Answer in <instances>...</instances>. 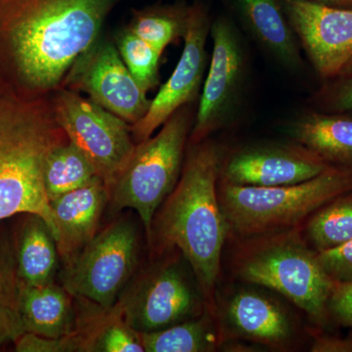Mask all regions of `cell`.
I'll list each match as a JSON object with an SVG mask.
<instances>
[{
	"label": "cell",
	"mask_w": 352,
	"mask_h": 352,
	"mask_svg": "<svg viewBox=\"0 0 352 352\" xmlns=\"http://www.w3.org/2000/svg\"><path fill=\"white\" fill-rule=\"evenodd\" d=\"M314 352H352V339L320 338L312 344Z\"/></svg>",
	"instance_id": "obj_32"
},
{
	"label": "cell",
	"mask_w": 352,
	"mask_h": 352,
	"mask_svg": "<svg viewBox=\"0 0 352 352\" xmlns=\"http://www.w3.org/2000/svg\"><path fill=\"white\" fill-rule=\"evenodd\" d=\"M71 294L54 283L23 287L21 316L25 332L58 339L76 333L78 317Z\"/></svg>",
	"instance_id": "obj_18"
},
{
	"label": "cell",
	"mask_w": 352,
	"mask_h": 352,
	"mask_svg": "<svg viewBox=\"0 0 352 352\" xmlns=\"http://www.w3.org/2000/svg\"><path fill=\"white\" fill-rule=\"evenodd\" d=\"M18 236V270L25 286L54 283L59 252L56 241L45 220L38 214H27Z\"/></svg>",
	"instance_id": "obj_20"
},
{
	"label": "cell",
	"mask_w": 352,
	"mask_h": 352,
	"mask_svg": "<svg viewBox=\"0 0 352 352\" xmlns=\"http://www.w3.org/2000/svg\"><path fill=\"white\" fill-rule=\"evenodd\" d=\"M94 164L85 153L68 140L57 146L46 157L43 183L48 201L85 186L96 177Z\"/></svg>",
	"instance_id": "obj_22"
},
{
	"label": "cell",
	"mask_w": 352,
	"mask_h": 352,
	"mask_svg": "<svg viewBox=\"0 0 352 352\" xmlns=\"http://www.w3.org/2000/svg\"><path fill=\"white\" fill-rule=\"evenodd\" d=\"M68 140L51 99H24L0 91V222L18 214H38L55 236L43 168L50 153Z\"/></svg>",
	"instance_id": "obj_3"
},
{
	"label": "cell",
	"mask_w": 352,
	"mask_h": 352,
	"mask_svg": "<svg viewBox=\"0 0 352 352\" xmlns=\"http://www.w3.org/2000/svg\"><path fill=\"white\" fill-rule=\"evenodd\" d=\"M291 133L331 166L352 170V116L305 113L292 124Z\"/></svg>",
	"instance_id": "obj_19"
},
{
	"label": "cell",
	"mask_w": 352,
	"mask_h": 352,
	"mask_svg": "<svg viewBox=\"0 0 352 352\" xmlns=\"http://www.w3.org/2000/svg\"><path fill=\"white\" fill-rule=\"evenodd\" d=\"M62 87L85 92L131 126L144 117L152 101L132 76L117 46L99 39L78 57Z\"/></svg>",
	"instance_id": "obj_11"
},
{
	"label": "cell",
	"mask_w": 352,
	"mask_h": 352,
	"mask_svg": "<svg viewBox=\"0 0 352 352\" xmlns=\"http://www.w3.org/2000/svg\"><path fill=\"white\" fill-rule=\"evenodd\" d=\"M307 1L323 4V6L352 9V0H307Z\"/></svg>",
	"instance_id": "obj_33"
},
{
	"label": "cell",
	"mask_w": 352,
	"mask_h": 352,
	"mask_svg": "<svg viewBox=\"0 0 352 352\" xmlns=\"http://www.w3.org/2000/svg\"><path fill=\"white\" fill-rule=\"evenodd\" d=\"M307 234L317 252L352 240V191L337 197L312 214Z\"/></svg>",
	"instance_id": "obj_26"
},
{
	"label": "cell",
	"mask_w": 352,
	"mask_h": 352,
	"mask_svg": "<svg viewBox=\"0 0 352 352\" xmlns=\"http://www.w3.org/2000/svg\"><path fill=\"white\" fill-rule=\"evenodd\" d=\"M351 75H352V57L351 59L349 60V63L346 64V66L344 67V69H342V73H340V75L339 76Z\"/></svg>",
	"instance_id": "obj_34"
},
{
	"label": "cell",
	"mask_w": 352,
	"mask_h": 352,
	"mask_svg": "<svg viewBox=\"0 0 352 352\" xmlns=\"http://www.w3.org/2000/svg\"><path fill=\"white\" fill-rule=\"evenodd\" d=\"M203 302L179 263L160 264L116 303L126 323L150 333L195 318Z\"/></svg>",
	"instance_id": "obj_10"
},
{
	"label": "cell",
	"mask_w": 352,
	"mask_h": 352,
	"mask_svg": "<svg viewBox=\"0 0 352 352\" xmlns=\"http://www.w3.org/2000/svg\"><path fill=\"white\" fill-rule=\"evenodd\" d=\"M328 309H331L338 320L352 328V282H335L329 298Z\"/></svg>",
	"instance_id": "obj_31"
},
{
	"label": "cell",
	"mask_w": 352,
	"mask_h": 352,
	"mask_svg": "<svg viewBox=\"0 0 352 352\" xmlns=\"http://www.w3.org/2000/svg\"><path fill=\"white\" fill-rule=\"evenodd\" d=\"M234 265L248 283L277 292L314 320L325 319L335 282L322 267L317 252L302 239L298 227L244 239Z\"/></svg>",
	"instance_id": "obj_5"
},
{
	"label": "cell",
	"mask_w": 352,
	"mask_h": 352,
	"mask_svg": "<svg viewBox=\"0 0 352 352\" xmlns=\"http://www.w3.org/2000/svg\"><path fill=\"white\" fill-rule=\"evenodd\" d=\"M51 103L67 138L85 153L109 187L135 148L131 124L68 88L54 92Z\"/></svg>",
	"instance_id": "obj_9"
},
{
	"label": "cell",
	"mask_w": 352,
	"mask_h": 352,
	"mask_svg": "<svg viewBox=\"0 0 352 352\" xmlns=\"http://www.w3.org/2000/svg\"><path fill=\"white\" fill-rule=\"evenodd\" d=\"M195 113L187 104L164 122L156 135L136 143L129 161L109 185V201L113 208L136 210L148 241L157 210L182 175Z\"/></svg>",
	"instance_id": "obj_6"
},
{
	"label": "cell",
	"mask_w": 352,
	"mask_h": 352,
	"mask_svg": "<svg viewBox=\"0 0 352 352\" xmlns=\"http://www.w3.org/2000/svg\"><path fill=\"white\" fill-rule=\"evenodd\" d=\"M117 0H0V38L18 82L54 94L97 41Z\"/></svg>",
	"instance_id": "obj_1"
},
{
	"label": "cell",
	"mask_w": 352,
	"mask_h": 352,
	"mask_svg": "<svg viewBox=\"0 0 352 352\" xmlns=\"http://www.w3.org/2000/svg\"><path fill=\"white\" fill-rule=\"evenodd\" d=\"M226 319L235 335L271 347L286 346L293 335V326L281 307L254 292L234 296L226 307Z\"/></svg>",
	"instance_id": "obj_17"
},
{
	"label": "cell",
	"mask_w": 352,
	"mask_h": 352,
	"mask_svg": "<svg viewBox=\"0 0 352 352\" xmlns=\"http://www.w3.org/2000/svg\"><path fill=\"white\" fill-rule=\"evenodd\" d=\"M190 7L184 4H157L134 11L127 30L163 53L168 44L184 36Z\"/></svg>",
	"instance_id": "obj_23"
},
{
	"label": "cell",
	"mask_w": 352,
	"mask_h": 352,
	"mask_svg": "<svg viewBox=\"0 0 352 352\" xmlns=\"http://www.w3.org/2000/svg\"><path fill=\"white\" fill-rule=\"evenodd\" d=\"M23 287L16 237L0 227V347L25 333L20 308Z\"/></svg>",
	"instance_id": "obj_21"
},
{
	"label": "cell",
	"mask_w": 352,
	"mask_h": 352,
	"mask_svg": "<svg viewBox=\"0 0 352 352\" xmlns=\"http://www.w3.org/2000/svg\"><path fill=\"white\" fill-rule=\"evenodd\" d=\"M78 331L82 336V351L144 352L140 333L126 323L116 305Z\"/></svg>",
	"instance_id": "obj_25"
},
{
	"label": "cell",
	"mask_w": 352,
	"mask_h": 352,
	"mask_svg": "<svg viewBox=\"0 0 352 352\" xmlns=\"http://www.w3.org/2000/svg\"><path fill=\"white\" fill-rule=\"evenodd\" d=\"M138 251L135 226L129 220H118L65 264L62 286L73 296L89 300L102 310L111 309L135 270Z\"/></svg>",
	"instance_id": "obj_7"
},
{
	"label": "cell",
	"mask_w": 352,
	"mask_h": 352,
	"mask_svg": "<svg viewBox=\"0 0 352 352\" xmlns=\"http://www.w3.org/2000/svg\"><path fill=\"white\" fill-rule=\"evenodd\" d=\"M117 48L132 76L145 91L159 83V62L163 53L129 30L118 36Z\"/></svg>",
	"instance_id": "obj_27"
},
{
	"label": "cell",
	"mask_w": 352,
	"mask_h": 352,
	"mask_svg": "<svg viewBox=\"0 0 352 352\" xmlns=\"http://www.w3.org/2000/svg\"><path fill=\"white\" fill-rule=\"evenodd\" d=\"M317 258L333 282H352V240L339 247L317 252Z\"/></svg>",
	"instance_id": "obj_30"
},
{
	"label": "cell",
	"mask_w": 352,
	"mask_h": 352,
	"mask_svg": "<svg viewBox=\"0 0 352 352\" xmlns=\"http://www.w3.org/2000/svg\"><path fill=\"white\" fill-rule=\"evenodd\" d=\"M300 143L242 148L224 157L220 180L236 185L276 187L307 182L330 168Z\"/></svg>",
	"instance_id": "obj_14"
},
{
	"label": "cell",
	"mask_w": 352,
	"mask_h": 352,
	"mask_svg": "<svg viewBox=\"0 0 352 352\" xmlns=\"http://www.w3.org/2000/svg\"><path fill=\"white\" fill-rule=\"evenodd\" d=\"M352 191V170L330 166L298 184L256 187L219 182L227 231L240 239L296 228L308 215Z\"/></svg>",
	"instance_id": "obj_4"
},
{
	"label": "cell",
	"mask_w": 352,
	"mask_h": 352,
	"mask_svg": "<svg viewBox=\"0 0 352 352\" xmlns=\"http://www.w3.org/2000/svg\"><path fill=\"white\" fill-rule=\"evenodd\" d=\"M210 36L212 58L190 133V145L207 140L234 119L249 76L247 47L235 21L219 16L210 25Z\"/></svg>",
	"instance_id": "obj_8"
},
{
	"label": "cell",
	"mask_w": 352,
	"mask_h": 352,
	"mask_svg": "<svg viewBox=\"0 0 352 352\" xmlns=\"http://www.w3.org/2000/svg\"><path fill=\"white\" fill-rule=\"evenodd\" d=\"M210 25L212 19L205 6L199 2L191 4L182 57L151 101L144 117L132 124L134 142L151 138L176 111L198 97L208 66L207 43Z\"/></svg>",
	"instance_id": "obj_12"
},
{
	"label": "cell",
	"mask_w": 352,
	"mask_h": 352,
	"mask_svg": "<svg viewBox=\"0 0 352 352\" xmlns=\"http://www.w3.org/2000/svg\"><path fill=\"white\" fill-rule=\"evenodd\" d=\"M210 312L170 327L140 333L146 352H205L214 351L217 339L212 329Z\"/></svg>",
	"instance_id": "obj_24"
},
{
	"label": "cell",
	"mask_w": 352,
	"mask_h": 352,
	"mask_svg": "<svg viewBox=\"0 0 352 352\" xmlns=\"http://www.w3.org/2000/svg\"><path fill=\"white\" fill-rule=\"evenodd\" d=\"M175 189L159 208L151 238L160 251L177 248L193 271L205 302L214 316L215 288L227 226L219 199V182L226 153L205 140L190 145Z\"/></svg>",
	"instance_id": "obj_2"
},
{
	"label": "cell",
	"mask_w": 352,
	"mask_h": 352,
	"mask_svg": "<svg viewBox=\"0 0 352 352\" xmlns=\"http://www.w3.org/2000/svg\"><path fill=\"white\" fill-rule=\"evenodd\" d=\"M314 97L319 112L352 116V75L327 80Z\"/></svg>",
	"instance_id": "obj_28"
},
{
	"label": "cell",
	"mask_w": 352,
	"mask_h": 352,
	"mask_svg": "<svg viewBox=\"0 0 352 352\" xmlns=\"http://www.w3.org/2000/svg\"><path fill=\"white\" fill-rule=\"evenodd\" d=\"M300 48L323 80L337 78L352 57V9L281 0Z\"/></svg>",
	"instance_id": "obj_13"
},
{
	"label": "cell",
	"mask_w": 352,
	"mask_h": 352,
	"mask_svg": "<svg viewBox=\"0 0 352 352\" xmlns=\"http://www.w3.org/2000/svg\"><path fill=\"white\" fill-rule=\"evenodd\" d=\"M108 201L107 185L99 176L51 201L54 238L64 264L69 263L94 239Z\"/></svg>",
	"instance_id": "obj_16"
},
{
	"label": "cell",
	"mask_w": 352,
	"mask_h": 352,
	"mask_svg": "<svg viewBox=\"0 0 352 352\" xmlns=\"http://www.w3.org/2000/svg\"><path fill=\"white\" fill-rule=\"evenodd\" d=\"M14 344L18 352H73L82 351L83 340L78 329L73 335L58 339L25 332Z\"/></svg>",
	"instance_id": "obj_29"
},
{
	"label": "cell",
	"mask_w": 352,
	"mask_h": 352,
	"mask_svg": "<svg viewBox=\"0 0 352 352\" xmlns=\"http://www.w3.org/2000/svg\"><path fill=\"white\" fill-rule=\"evenodd\" d=\"M242 30L275 64L292 74L305 68L302 48L281 0H227Z\"/></svg>",
	"instance_id": "obj_15"
}]
</instances>
